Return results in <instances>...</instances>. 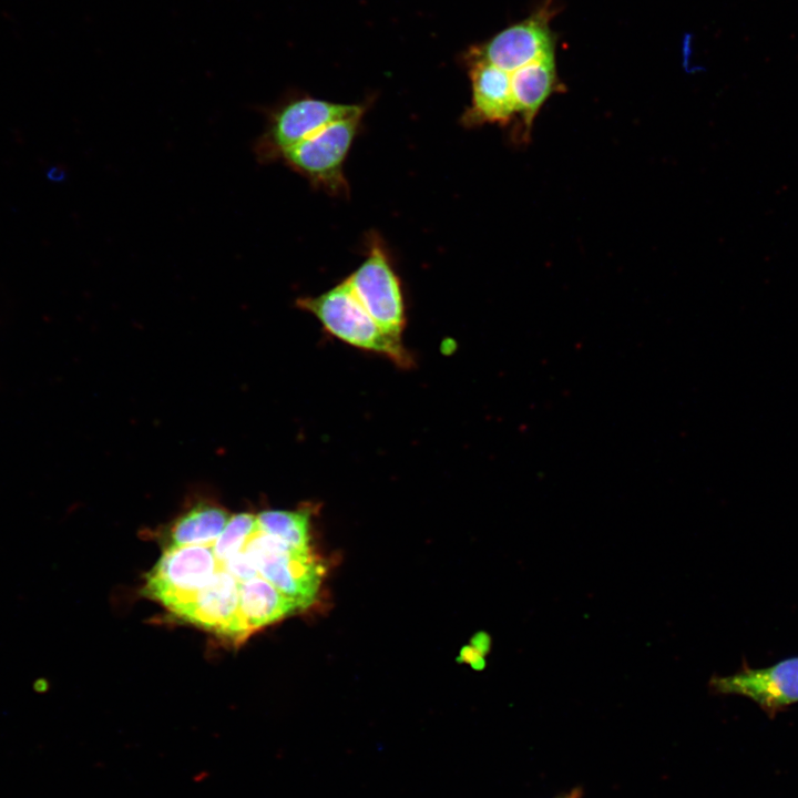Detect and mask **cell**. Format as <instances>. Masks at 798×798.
Masks as SVG:
<instances>
[{"mask_svg":"<svg viewBox=\"0 0 798 798\" xmlns=\"http://www.w3.org/2000/svg\"><path fill=\"white\" fill-rule=\"evenodd\" d=\"M296 306L311 314L330 336L357 349L383 356L399 368L413 366L401 338L386 332L367 313L346 279L317 296H303Z\"/></svg>","mask_w":798,"mask_h":798,"instance_id":"6da1fadb","label":"cell"},{"mask_svg":"<svg viewBox=\"0 0 798 798\" xmlns=\"http://www.w3.org/2000/svg\"><path fill=\"white\" fill-rule=\"evenodd\" d=\"M366 105L336 103L303 93H290L264 111L265 125L254 143L257 162L280 161L283 154L326 125L365 114Z\"/></svg>","mask_w":798,"mask_h":798,"instance_id":"7a4b0ae2","label":"cell"},{"mask_svg":"<svg viewBox=\"0 0 798 798\" xmlns=\"http://www.w3.org/2000/svg\"><path fill=\"white\" fill-rule=\"evenodd\" d=\"M365 114L337 120L287 150L280 161L329 195L348 194L344 165Z\"/></svg>","mask_w":798,"mask_h":798,"instance_id":"3957f363","label":"cell"},{"mask_svg":"<svg viewBox=\"0 0 798 798\" xmlns=\"http://www.w3.org/2000/svg\"><path fill=\"white\" fill-rule=\"evenodd\" d=\"M244 550L258 575L295 601L300 610L316 601L325 567L311 549H295L256 528Z\"/></svg>","mask_w":798,"mask_h":798,"instance_id":"277c9868","label":"cell"},{"mask_svg":"<svg viewBox=\"0 0 798 798\" xmlns=\"http://www.w3.org/2000/svg\"><path fill=\"white\" fill-rule=\"evenodd\" d=\"M367 248L365 260L345 279L375 321L401 338L407 315L400 278L380 239L371 235Z\"/></svg>","mask_w":798,"mask_h":798,"instance_id":"5b68a950","label":"cell"},{"mask_svg":"<svg viewBox=\"0 0 798 798\" xmlns=\"http://www.w3.org/2000/svg\"><path fill=\"white\" fill-rule=\"evenodd\" d=\"M217 567L212 545H168L146 575L143 592L173 612L202 589Z\"/></svg>","mask_w":798,"mask_h":798,"instance_id":"8992f818","label":"cell"},{"mask_svg":"<svg viewBox=\"0 0 798 798\" xmlns=\"http://www.w3.org/2000/svg\"><path fill=\"white\" fill-rule=\"evenodd\" d=\"M553 13L552 1L546 0L532 16L488 41L471 47L467 54L512 73L530 62L555 53V38L550 27Z\"/></svg>","mask_w":798,"mask_h":798,"instance_id":"52a82bcc","label":"cell"},{"mask_svg":"<svg viewBox=\"0 0 798 798\" xmlns=\"http://www.w3.org/2000/svg\"><path fill=\"white\" fill-rule=\"evenodd\" d=\"M171 613L235 643L249 636L239 614V581L219 561L211 580Z\"/></svg>","mask_w":798,"mask_h":798,"instance_id":"ba28073f","label":"cell"},{"mask_svg":"<svg viewBox=\"0 0 798 798\" xmlns=\"http://www.w3.org/2000/svg\"><path fill=\"white\" fill-rule=\"evenodd\" d=\"M709 685L718 694L745 696L774 714L798 702V657L764 668L744 665L732 675L714 676Z\"/></svg>","mask_w":798,"mask_h":798,"instance_id":"9c48e42d","label":"cell"},{"mask_svg":"<svg viewBox=\"0 0 798 798\" xmlns=\"http://www.w3.org/2000/svg\"><path fill=\"white\" fill-rule=\"evenodd\" d=\"M466 63L471 82V103L462 114L461 123L468 127L509 124L515 117L509 73L468 54Z\"/></svg>","mask_w":798,"mask_h":798,"instance_id":"30bf717a","label":"cell"},{"mask_svg":"<svg viewBox=\"0 0 798 798\" xmlns=\"http://www.w3.org/2000/svg\"><path fill=\"white\" fill-rule=\"evenodd\" d=\"M522 139L531 132L535 117L546 100L562 89L555 53L542 57L509 73Z\"/></svg>","mask_w":798,"mask_h":798,"instance_id":"8fae6325","label":"cell"},{"mask_svg":"<svg viewBox=\"0 0 798 798\" xmlns=\"http://www.w3.org/2000/svg\"><path fill=\"white\" fill-rule=\"evenodd\" d=\"M299 610L295 601L259 575L239 582V614L249 635Z\"/></svg>","mask_w":798,"mask_h":798,"instance_id":"7c38bea8","label":"cell"},{"mask_svg":"<svg viewBox=\"0 0 798 798\" xmlns=\"http://www.w3.org/2000/svg\"><path fill=\"white\" fill-rule=\"evenodd\" d=\"M232 514L211 500H198L172 523L170 545H213Z\"/></svg>","mask_w":798,"mask_h":798,"instance_id":"4fadbf2b","label":"cell"},{"mask_svg":"<svg viewBox=\"0 0 798 798\" xmlns=\"http://www.w3.org/2000/svg\"><path fill=\"white\" fill-rule=\"evenodd\" d=\"M257 529L299 550H309L311 513L297 510H264L256 514Z\"/></svg>","mask_w":798,"mask_h":798,"instance_id":"5bb4252c","label":"cell"},{"mask_svg":"<svg viewBox=\"0 0 798 798\" xmlns=\"http://www.w3.org/2000/svg\"><path fill=\"white\" fill-rule=\"evenodd\" d=\"M256 528V514L243 512L232 515L224 531L212 545L216 559L224 561L241 551Z\"/></svg>","mask_w":798,"mask_h":798,"instance_id":"9a60e30c","label":"cell"},{"mask_svg":"<svg viewBox=\"0 0 798 798\" xmlns=\"http://www.w3.org/2000/svg\"><path fill=\"white\" fill-rule=\"evenodd\" d=\"M219 562L223 567L239 582L258 576V572L244 548L237 553Z\"/></svg>","mask_w":798,"mask_h":798,"instance_id":"2e32d148","label":"cell"},{"mask_svg":"<svg viewBox=\"0 0 798 798\" xmlns=\"http://www.w3.org/2000/svg\"><path fill=\"white\" fill-rule=\"evenodd\" d=\"M484 653L471 644L469 646H464L460 653L461 662H466L477 669H481L484 666Z\"/></svg>","mask_w":798,"mask_h":798,"instance_id":"e0dca14e","label":"cell"},{"mask_svg":"<svg viewBox=\"0 0 798 798\" xmlns=\"http://www.w3.org/2000/svg\"><path fill=\"white\" fill-rule=\"evenodd\" d=\"M32 687L37 693H47L50 688V681L45 677H39L33 682Z\"/></svg>","mask_w":798,"mask_h":798,"instance_id":"ac0fdd59","label":"cell"},{"mask_svg":"<svg viewBox=\"0 0 798 798\" xmlns=\"http://www.w3.org/2000/svg\"><path fill=\"white\" fill-rule=\"evenodd\" d=\"M556 798H582V791L580 789H573L569 792H564Z\"/></svg>","mask_w":798,"mask_h":798,"instance_id":"d6986e66","label":"cell"}]
</instances>
